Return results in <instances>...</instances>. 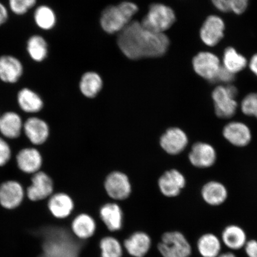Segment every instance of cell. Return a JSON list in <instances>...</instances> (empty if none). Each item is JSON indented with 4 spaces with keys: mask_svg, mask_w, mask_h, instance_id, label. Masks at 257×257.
I'll return each mask as SVG.
<instances>
[{
    "mask_svg": "<svg viewBox=\"0 0 257 257\" xmlns=\"http://www.w3.org/2000/svg\"><path fill=\"white\" fill-rule=\"evenodd\" d=\"M96 229L94 218L88 214H79L74 218L72 223L73 233L80 239L90 238L94 235Z\"/></svg>",
    "mask_w": 257,
    "mask_h": 257,
    "instance_id": "cell-27",
    "label": "cell"
},
{
    "mask_svg": "<svg viewBox=\"0 0 257 257\" xmlns=\"http://www.w3.org/2000/svg\"><path fill=\"white\" fill-rule=\"evenodd\" d=\"M240 109L244 114L257 118V92L247 95L241 102Z\"/></svg>",
    "mask_w": 257,
    "mask_h": 257,
    "instance_id": "cell-35",
    "label": "cell"
},
{
    "mask_svg": "<svg viewBox=\"0 0 257 257\" xmlns=\"http://www.w3.org/2000/svg\"><path fill=\"white\" fill-rule=\"evenodd\" d=\"M218 257H236L233 253L232 252H226L224 253H221V254Z\"/></svg>",
    "mask_w": 257,
    "mask_h": 257,
    "instance_id": "cell-41",
    "label": "cell"
},
{
    "mask_svg": "<svg viewBox=\"0 0 257 257\" xmlns=\"http://www.w3.org/2000/svg\"><path fill=\"white\" fill-rule=\"evenodd\" d=\"M26 189L20 182L8 180L0 184V205L7 210H14L23 202Z\"/></svg>",
    "mask_w": 257,
    "mask_h": 257,
    "instance_id": "cell-10",
    "label": "cell"
},
{
    "mask_svg": "<svg viewBox=\"0 0 257 257\" xmlns=\"http://www.w3.org/2000/svg\"><path fill=\"white\" fill-rule=\"evenodd\" d=\"M138 8L133 3L125 2L117 6H110L102 12L100 24L108 34L119 33L130 23Z\"/></svg>",
    "mask_w": 257,
    "mask_h": 257,
    "instance_id": "cell-3",
    "label": "cell"
},
{
    "mask_svg": "<svg viewBox=\"0 0 257 257\" xmlns=\"http://www.w3.org/2000/svg\"><path fill=\"white\" fill-rule=\"evenodd\" d=\"M221 243L216 234H202L197 242L198 252L202 257H218L221 254Z\"/></svg>",
    "mask_w": 257,
    "mask_h": 257,
    "instance_id": "cell-28",
    "label": "cell"
},
{
    "mask_svg": "<svg viewBox=\"0 0 257 257\" xmlns=\"http://www.w3.org/2000/svg\"><path fill=\"white\" fill-rule=\"evenodd\" d=\"M24 66L21 60L11 54L0 56V80L7 84H15L23 76Z\"/></svg>",
    "mask_w": 257,
    "mask_h": 257,
    "instance_id": "cell-15",
    "label": "cell"
},
{
    "mask_svg": "<svg viewBox=\"0 0 257 257\" xmlns=\"http://www.w3.org/2000/svg\"><path fill=\"white\" fill-rule=\"evenodd\" d=\"M19 107L26 113L35 114L43 110V98L34 90L25 87L19 90L17 94Z\"/></svg>",
    "mask_w": 257,
    "mask_h": 257,
    "instance_id": "cell-21",
    "label": "cell"
},
{
    "mask_svg": "<svg viewBox=\"0 0 257 257\" xmlns=\"http://www.w3.org/2000/svg\"><path fill=\"white\" fill-rule=\"evenodd\" d=\"M37 0H8L9 9L17 16H24L36 6Z\"/></svg>",
    "mask_w": 257,
    "mask_h": 257,
    "instance_id": "cell-34",
    "label": "cell"
},
{
    "mask_svg": "<svg viewBox=\"0 0 257 257\" xmlns=\"http://www.w3.org/2000/svg\"><path fill=\"white\" fill-rule=\"evenodd\" d=\"M41 234L43 239L41 257H79V244L68 231L62 227H48Z\"/></svg>",
    "mask_w": 257,
    "mask_h": 257,
    "instance_id": "cell-2",
    "label": "cell"
},
{
    "mask_svg": "<svg viewBox=\"0 0 257 257\" xmlns=\"http://www.w3.org/2000/svg\"><path fill=\"white\" fill-rule=\"evenodd\" d=\"M247 64L246 58L237 53L233 47H227L223 54V66L230 72L235 74L242 71Z\"/></svg>",
    "mask_w": 257,
    "mask_h": 257,
    "instance_id": "cell-31",
    "label": "cell"
},
{
    "mask_svg": "<svg viewBox=\"0 0 257 257\" xmlns=\"http://www.w3.org/2000/svg\"><path fill=\"white\" fill-rule=\"evenodd\" d=\"M234 79V74L225 68L224 66H221L214 82L229 83L232 82Z\"/></svg>",
    "mask_w": 257,
    "mask_h": 257,
    "instance_id": "cell-37",
    "label": "cell"
},
{
    "mask_svg": "<svg viewBox=\"0 0 257 257\" xmlns=\"http://www.w3.org/2000/svg\"><path fill=\"white\" fill-rule=\"evenodd\" d=\"M125 249L134 257H144L152 246V239L146 233L136 232L124 241Z\"/></svg>",
    "mask_w": 257,
    "mask_h": 257,
    "instance_id": "cell-23",
    "label": "cell"
},
{
    "mask_svg": "<svg viewBox=\"0 0 257 257\" xmlns=\"http://www.w3.org/2000/svg\"><path fill=\"white\" fill-rule=\"evenodd\" d=\"M23 133L31 144L41 146L49 139L50 127L43 118L33 115L24 121Z\"/></svg>",
    "mask_w": 257,
    "mask_h": 257,
    "instance_id": "cell-12",
    "label": "cell"
},
{
    "mask_svg": "<svg viewBox=\"0 0 257 257\" xmlns=\"http://www.w3.org/2000/svg\"><path fill=\"white\" fill-rule=\"evenodd\" d=\"M175 21L176 16L172 9L162 4H153L141 23L148 30L164 34Z\"/></svg>",
    "mask_w": 257,
    "mask_h": 257,
    "instance_id": "cell-4",
    "label": "cell"
},
{
    "mask_svg": "<svg viewBox=\"0 0 257 257\" xmlns=\"http://www.w3.org/2000/svg\"><path fill=\"white\" fill-rule=\"evenodd\" d=\"M188 144L187 134L178 127L168 128L164 132L159 139L161 149L170 156L181 154L184 152Z\"/></svg>",
    "mask_w": 257,
    "mask_h": 257,
    "instance_id": "cell-9",
    "label": "cell"
},
{
    "mask_svg": "<svg viewBox=\"0 0 257 257\" xmlns=\"http://www.w3.org/2000/svg\"><path fill=\"white\" fill-rule=\"evenodd\" d=\"M54 184L47 173L41 170L32 175L31 184L26 189V197L32 202L49 198L54 194Z\"/></svg>",
    "mask_w": 257,
    "mask_h": 257,
    "instance_id": "cell-8",
    "label": "cell"
},
{
    "mask_svg": "<svg viewBox=\"0 0 257 257\" xmlns=\"http://www.w3.org/2000/svg\"><path fill=\"white\" fill-rule=\"evenodd\" d=\"M27 53L35 62L41 63L47 59L49 53L48 44L45 38L40 35H32L27 42Z\"/></svg>",
    "mask_w": 257,
    "mask_h": 257,
    "instance_id": "cell-26",
    "label": "cell"
},
{
    "mask_svg": "<svg viewBox=\"0 0 257 257\" xmlns=\"http://www.w3.org/2000/svg\"><path fill=\"white\" fill-rule=\"evenodd\" d=\"M163 257H190L192 247L186 237L178 231L164 233L158 244Z\"/></svg>",
    "mask_w": 257,
    "mask_h": 257,
    "instance_id": "cell-6",
    "label": "cell"
},
{
    "mask_svg": "<svg viewBox=\"0 0 257 257\" xmlns=\"http://www.w3.org/2000/svg\"><path fill=\"white\" fill-rule=\"evenodd\" d=\"M193 68L202 78L214 82L221 66L220 60L210 52H201L192 60Z\"/></svg>",
    "mask_w": 257,
    "mask_h": 257,
    "instance_id": "cell-13",
    "label": "cell"
},
{
    "mask_svg": "<svg viewBox=\"0 0 257 257\" xmlns=\"http://www.w3.org/2000/svg\"><path fill=\"white\" fill-rule=\"evenodd\" d=\"M249 68L251 72L257 76V53L253 55L249 62Z\"/></svg>",
    "mask_w": 257,
    "mask_h": 257,
    "instance_id": "cell-40",
    "label": "cell"
},
{
    "mask_svg": "<svg viewBox=\"0 0 257 257\" xmlns=\"http://www.w3.org/2000/svg\"><path fill=\"white\" fill-rule=\"evenodd\" d=\"M34 21L40 30L49 31L56 27L57 16L55 12L49 6L41 5L35 9Z\"/></svg>",
    "mask_w": 257,
    "mask_h": 257,
    "instance_id": "cell-29",
    "label": "cell"
},
{
    "mask_svg": "<svg viewBox=\"0 0 257 257\" xmlns=\"http://www.w3.org/2000/svg\"><path fill=\"white\" fill-rule=\"evenodd\" d=\"M12 157L11 146L5 138L0 137V168L7 165Z\"/></svg>",
    "mask_w": 257,
    "mask_h": 257,
    "instance_id": "cell-36",
    "label": "cell"
},
{
    "mask_svg": "<svg viewBox=\"0 0 257 257\" xmlns=\"http://www.w3.org/2000/svg\"><path fill=\"white\" fill-rule=\"evenodd\" d=\"M189 162L193 166L205 169L213 166L217 160L216 150L208 143L199 142L192 147L188 155Z\"/></svg>",
    "mask_w": 257,
    "mask_h": 257,
    "instance_id": "cell-16",
    "label": "cell"
},
{
    "mask_svg": "<svg viewBox=\"0 0 257 257\" xmlns=\"http://www.w3.org/2000/svg\"><path fill=\"white\" fill-rule=\"evenodd\" d=\"M244 249L246 255L248 257H257V240L247 241Z\"/></svg>",
    "mask_w": 257,
    "mask_h": 257,
    "instance_id": "cell-38",
    "label": "cell"
},
{
    "mask_svg": "<svg viewBox=\"0 0 257 257\" xmlns=\"http://www.w3.org/2000/svg\"><path fill=\"white\" fill-rule=\"evenodd\" d=\"M7 6L0 2V27L6 24L9 18V11Z\"/></svg>",
    "mask_w": 257,
    "mask_h": 257,
    "instance_id": "cell-39",
    "label": "cell"
},
{
    "mask_svg": "<svg viewBox=\"0 0 257 257\" xmlns=\"http://www.w3.org/2000/svg\"><path fill=\"white\" fill-rule=\"evenodd\" d=\"M249 0H211L212 3L218 11L222 12H232L241 15L248 8Z\"/></svg>",
    "mask_w": 257,
    "mask_h": 257,
    "instance_id": "cell-32",
    "label": "cell"
},
{
    "mask_svg": "<svg viewBox=\"0 0 257 257\" xmlns=\"http://www.w3.org/2000/svg\"><path fill=\"white\" fill-rule=\"evenodd\" d=\"M224 30L222 19L217 16H208L201 28V39L208 46H216L223 38Z\"/></svg>",
    "mask_w": 257,
    "mask_h": 257,
    "instance_id": "cell-17",
    "label": "cell"
},
{
    "mask_svg": "<svg viewBox=\"0 0 257 257\" xmlns=\"http://www.w3.org/2000/svg\"><path fill=\"white\" fill-rule=\"evenodd\" d=\"M102 87L101 77L95 72H87L82 76L79 89L82 94L88 98H95Z\"/></svg>",
    "mask_w": 257,
    "mask_h": 257,
    "instance_id": "cell-30",
    "label": "cell"
},
{
    "mask_svg": "<svg viewBox=\"0 0 257 257\" xmlns=\"http://www.w3.org/2000/svg\"><path fill=\"white\" fill-rule=\"evenodd\" d=\"M247 241L245 231L237 225L231 224L227 226L221 233V242L232 250L244 248Z\"/></svg>",
    "mask_w": 257,
    "mask_h": 257,
    "instance_id": "cell-25",
    "label": "cell"
},
{
    "mask_svg": "<svg viewBox=\"0 0 257 257\" xmlns=\"http://www.w3.org/2000/svg\"><path fill=\"white\" fill-rule=\"evenodd\" d=\"M117 44L125 56L136 60L163 56L168 50L170 41L165 34L150 31L141 22L131 21L118 33Z\"/></svg>",
    "mask_w": 257,
    "mask_h": 257,
    "instance_id": "cell-1",
    "label": "cell"
},
{
    "mask_svg": "<svg viewBox=\"0 0 257 257\" xmlns=\"http://www.w3.org/2000/svg\"><path fill=\"white\" fill-rule=\"evenodd\" d=\"M201 196L204 201L212 206H218L227 200L228 192L225 186L217 181H210L203 186Z\"/></svg>",
    "mask_w": 257,
    "mask_h": 257,
    "instance_id": "cell-24",
    "label": "cell"
},
{
    "mask_svg": "<svg viewBox=\"0 0 257 257\" xmlns=\"http://www.w3.org/2000/svg\"><path fill=\"white\" fill-rule=\"evenodd\" d=\"M99 217L111 232L121 229L123 224V213L120 205L115 202H107L99 209Z\"/></svg>",
    "mask_w": 257,
    "mask_h": 257,
    "instance_id": "cell-22",
    "label": "cell"
},
{
    "mask_svg": "<svg viewBox=\"0 0 257 257\" xmlns=\"http://www.w3.org/2000/svg\"><path fill=\"white\" fill-rule=\"evenodd\" d=\"M24 124V121L18 112L6 111L0 117V133L5 139H18L23 133Z\"/></svg>",
    "mask_w": 257,
    "mask_h": 257,
    "instance_id": "cell-20",
    "label": "cell"
},
{
    "mask_svg": "<svg viewBox=\"0 0 257 257\" xmlns=\"http://www.w3.org/2000/svg\"><path fill=\"white\" fill-rule=\"evenodd\" d=\"M0 117H1V115H0Z\"/></svg>",
    "mask_w": 257,
    "mask_h": 257,
    "instance_id": "cell-42",
    "label": "cell"
},
{
    "mask_svg": "<svg viewBox=\"0 0 257 257\" xmlns=\"http://www.w3.org/2000/svg\"><path fill=\"white\" fill-rule=\"evenodd\" d=\"M16 163L22 173L34 175L41 171L44 160L40 151L35 147H25L16 154Z\"/></svg>",
    "mask_w": 257,
    "mask_h": 257,
    "instance_id": "cell-14",
    "label": "cell"
},
{
    "mask_svg": "<svg viewBox=\"0 0 257 257\" xmlns=\"http://www.w3.org/2000/svg\"><path fill=\"white\" fill-rule=\"evenodd\" d=\"M158 187L161 194L167 198H175L181 194L186 185L185 177L179 170H166L158 179Z\"/></svg>",
    "mask_w": 257,
    "mask_h": 257,
    "instance_id": "cell-11",
    "label": "cell"
},
{
    "mask_svg": "<svg viewBox=\"0 0 257 257\" xmlns=\"http://www.w3.org/2000/svg\"><path fill=\"white\" fill-rule=\"evenodd\" d=\"M237 89L232 85L217 86L213 90L212 99L218 117L228 119L235 114L237 108Z\"/></svg>",
    "mask_w": 257,
    "mask_h": 257,
    "instance_id": "cell-5",
    "label": "cell"
},
{
    "mask_svg": "<svg viewBox=\"0 0 257 257\" xmlns=\"http://www.w3.org/2000/svg\"><path fill=\"white\" fill-rule=\"evenodd\" d=\"M47 205L51 214L59 219L68 217L75 208V202L71 196L63 192L54 193L48 198Z\"/></svg>",
    "mask_w": 257,
    "mask_h": 257,
    "instance_id": "cell-19",
    "label": "cell"
},
{
    "mask_svg": "<svg viewBox=\"0 0 257 257\" xmlns=\"http://www.w3.org/2000/svg\"><path fill=\"white\" fill-rule=\"evenodd\" d=\"M104 187L108 197L115 201L126 200L133 192L130 178L126 173L119 170L108 173L104 180Z\"/></svg>",
    "mask_w": 257,
    "mask_h": 257,
    "instance_id": "cell-7",
    "label": "cell"
},
{
    "mask_svg": "<svg viewBox=\"0 0 257 257\" xmlns=\"http://www.w3.org/2000/svg\"><path fill=\"white\" fill-rule=\"evenodd\" d=\"M101 257H122L123 248L117 239L113 237L107 236L102 238L99 243Z\"/></svg>",
    "mask_w": 257,
    "mask_h": 257,
    "instance_id": "cell-33",
    "label": "cell"
},
{
    "mask_svg": "<svg viewBox=\"0 0 257 257\" xmlns=\"http://www.w3.org/2000/svg\"><path fill=\"white\" fill-rule=\"evenodd\" d=\"M223 136L228 142L237 147L248 146L252 140L249 127L240 121H232L223 128Z\"/></svg>",
    "mask_w": 257,
    "mask_h": 257,
    "instance_id": "cell-18",
    "label": "cell"
}]
</instances>
